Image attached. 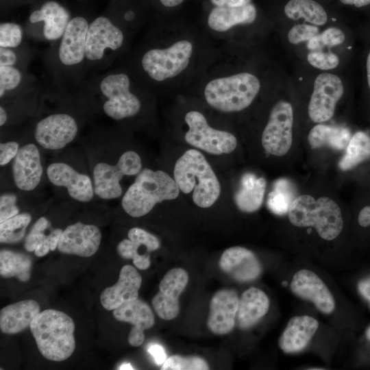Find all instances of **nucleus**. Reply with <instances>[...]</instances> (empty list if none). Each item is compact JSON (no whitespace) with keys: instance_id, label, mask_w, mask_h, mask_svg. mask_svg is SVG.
<instances>
[{"instance_id":"f257e3e1","label":"nucleus","mask_w":370,"mask_h":370,"mask_svg":"<svg viewBox=\"0 0 370 370\" xmlns=\"http://www.w3.org/2000/svg\"><path fill=\"white\" fill-rule=\"evenodd\" d=\"M90 22L86 17L71 18L63 36L51 43L44 61L58 89L79 87L86 74V38Z\"/></svg>"},{"instance_id":"f03ea898","label":"nucleus","mask_w":370,"mask_h":370,"mask_svg":"<svg viewBox=\"0 0 370 370\" xmlns=\"http://www.w3.org/2000/svg\"><path fill=\"white\" fill-rule=\"evenodd\" d=\"M132 87L127 73L113 70L84 80L78 91L90 109H97L120 121L137 116L141 110L142 101Z\"/></svg>"},{"instance_id":"7ed1b4c3","label":"nucleus","mask_w":370,"mask_h":370,"mask_svg":"<svg viewBox=\"0 0 370 370\" xmlns=\"http://www.w3.org/2000/svg\"><path fill=\"white\" fill-rule=\"evenodd\" d=\"M29 328L40 353L46 359L60 362L73 353L75 323L66 313L46 309L34 318Z\"/></svg>"},{"instance_id":"20e7f679","label":"nucleus","mask_w":370,"mask_h":370,"mask_svg":"<svg viewBox=\"0 0 370 370\" xmlns=\"http://www.w3.org/2000/svg\"><path fill=\"white\" fill-rule=\"evenodd\" d=\"M174 180L180 190L186 194L193 190L194 203L208 208L218 199L220 183L204 155L188 149L178 158L174 166Z\"/></svg>"},{"instance_id":"39448f33","label":"nucleus","mask_w":370,"mask_h":370,"mask_svg":"<svg viewBox=\"0 0 370 370\" xmlns=\"http://www.w3.org/2000/svg\"><path fill=\"white\" fill-rule=\"evenodd\" d=\"M180 190L175 180L164 171L144 169L124 193L121 205L132 217H141L157 204L177 198Z\"/></svg>"},{"instance_id":"423d86ee","label":"nucleus","mask_w":370,"mask_h":370,"mask_svg":"<svg viewBox=\"0 0 370 370\" xmlns=\"http://www.w3.org/2000/svg\"><path fill=\"white\" fill-rule=\"evenodd\" d=\"M290 222L297 227H314L323 239L330 241L341 233L343 221L337 204L327 197L315 200L309 195L297 196L288 212Z\"/></svg>"},{"instance_id":"0eeeda50","label":"nucleus","mask_w":370,"mask_h":370,"mask_svg":"<svg viewBox=\"0 0 370 370\" xmlns=\"http://www.w3.org/2000/svg\"><path fill=\"white\" fill-rule=\"evenodd\" d=\"M125 44V29L108 16L90 22L86 38L87 71L108 69Z\"/></svg>"},{"instance_id":"6e6552de","label":"nucleus","mask_w":370,"mask_h":370,"mask_svg":"<svg viewBox=\"0 0 370 370\" xmlns=\"http://www.w3.org/2000/svg\"><path fill=\"white\" fill-rule=\"evenodd\" d=\"M260 88L258 79L249 73L216 78L204 90L207 103L223 112H238L248 107Z\"/></svg>"},{"instance_id":"1a4fd4ad","label":"nucleus","mask_w":370,"mask_h":370,"mask_svg":"<svg viewBox=\"0 0 370 370\" xmlns=\"http://www.w3.org/2000/svg\"><path fill=\"white\" fill-rule=\"evenodd\" d=\"M193 53L190 42L179 40L168 48H150L139 59L140 69L150 80L160 82L181 73Z\"/></svg>"},{"instance_id":"9d476101","label":"nucleus","mask_w":370,"mask_h":370,"mask_svg":"<svg viewBox=\"0 0 370 370\" xmlns=\"http://www.w3.org/2000/svg\"><path fill=\"white\" fill-rule=\"evenodd\" d=\"M141 171V158L134 151L123 152L115 163L97 162L92 171L95 195L106 201L119 198L123 193L121 181L125 176H136Z\"/></svg>"},{"instance_id":"9b49d317","label":"nucleus","mask_w":370,"mask_h":370,"mask_svg":"<svg viewBox=\"0 0 370 370\" xmlns=\"http://www.w3.org/2000/svg\"><path fill=\"white\" fill-rule=\"evenodd\" d=\"M54 110L40 116L34 127V137L42 148L58 151L66 147L76 138L80 122L71 110Z\"/></svg>"},{"instance_id":"f8f14e48","label":"nucleus","mask_w":370,"mask_h":370,"mask_svg":"<svg viewBox=\"0 0 370 370\" xmlns=\"http://www.w3.org/2000/svg\"><path fill=\"white\" fill-rule=\"evenodd\" d=\"M71 19L63 5L56 1H47L29 14L24 28L25 37L51 44L63 36Z\"/></svg>"},{"instance_id":"ddd939ff","label":"nucleus","mask_w":370,"mask_h":370,"mask_svg":"<svg viewBox=\"0 0 370 370\" xmlns=\"http://www.w3.org/2000/svg\"><path fill=\"white\" fill-rule=\"evenodd\" d=\"M185 121L188 126L185 140L189 145L214 155L230 153L235 149L236 137L228 132L211 127L201 112H188Z\"/></svg>"},{"instance_id":"4468645a","label":"nucleus","mask_w":370,"mask_h":370,"mask_svg":"<svg viewBox=\"0 0 370 370\" xmlns=\"http://www.w3.org/2000/svg\"><path fill=\"white\" fill-rule=\"evenodd\" d=\"M293 114L291 105L284 101L276 103L262 134V145L271 155H285L292 145Z\"/></svg>"},{"instance_id":"2eb2a0df","label":"nucleus","mask_w":370,"mask_h":370,"mask_svg":"<svg viewBox=\"0 0 370 370\" xmlns=\"http://www.w3.org/2000/svg\"><path fill=\"white\" fill-rule=\"evenodd\" d=\"M343 92L342 81L337 75L328 73L319 74L315 79L308 105L310 119L315 123L330 119Z\"/></svg>"},{"instance_id":"dca6fc26","label":"nucleus","mask_w":370,"mask_h":370,"mask_svg":"<svg viewBox=\"0 0 370 370\" xmlns=\"http://www.w3.org/2000/svg\"><path fill=\"white\" fill-rule=\"evenodd\" d=\"M47 176L51 184L64 188L74 201L88 203L96 196L92 177L68 163H51L47 168Z\"/></svg>"},{"instance_id":"f3484780","label":"nucleus","mask_w":370,"mask_h":370,"mask_svg":"<svg viewBox=\"0 0 370 370\" xmlns=\"http://www.w3.org/2000/svg\"><path fill=\"white\" fill-rule=\"evenodd\" d=\"M188 282L187 272L182 268L169 270L159 284V291L152 299V306L159 317L164 320L175 318L180 311L179 297Z\"/></svg>"},{"instance_id":"a211bd4d","label":"nucleus","mask_w":370,"mask_h":370,"mask_svg":"<svg viewBox=\"0 0 370 370\" xmlns=\"http://www.w3.org/2000/svg\"><path fill=\"white\" fill-rule=\"evenodd\" d=\"M101 241L97 226L77 221L63 230L57 248L62 254L90 257L97 251Z\"/></svg>"},{"instance_id":"6ab92c4d","label":"nucleus","mask_w":370,"mask_h":370,"mask_svg":"<svg viewBox=\"0 0 370 370\" xmlns=\"http://www.w3.org/2000/svg\"><path fill=\"white\" fill-rule=\"evenodd\" d=\"M42 174L37 145L33 143L23 145L12 162V175L16 187L23 191L34 190L40 184Z\"/></svg>"},{"instance_id":"aec40b11","label":"nucleus","mask_w":370,"mask_h":370,"mask_svg":"<svg viewBox=\"0 0 370 370\" xmlns=\"http://www.w3.org/2000/svg\"><path fill=\"white\" fill-rule=\"evenodd\" d=\"M112 314L116 320L133 325L127 338L128 343L133 347H138L143 343L144 330L151 328L155 323L151 308L138 298L122 304L113 310Z\"/></svg>"},{"instance_id":"412c9836","label":"nucleus","mask_w":370,"mask_h":370,"mask_svg":"<svg viewBox=\"0 0 370 370\" xmlns=\"http://www.w3.org/2000/svg\"><path fill=\"white\" fill-rule=\"evenodd\" d=\"M291 289L297 296L312 302L325 314H330L334 310L332 295L323 281L309 270L301 269L295 273Z\"/></svg>"},{"instance_id":"4be33fe9","label":"nucleus","mask_w":370,"mask_h":370,"mask_svg":"<svg viewBox=\"0 0 370 370\" xmlns=\"http://www.w3.org/2000/svg\"><path fill=\"white\" fill-rule=\"evenodd\" d=\"M239 298L234 290L221 289L212 296L207 321L208 329L214 334L229 333L235 325Z\"/></svg>"},{"instance_id":"5701e85b","label":"nucleus","mask_w":370,"mask_h":370,"mask_svg":"<svg viewBox=\"0 0 370 370\" xmlns=\"http://www.w3.org/2000/svg\"><path fill=\"white\" fill-rule=\"evenodd\" d=\"M219 265L222 271L241 282L253 281L262 272L260 262L254 252L240 246L225 249Z\"/></svg>"},{"instance_id":"b1692460","label":"nucleus","mask_w":370,"mask_h":370,"mask_svg":"<svg viewBox=\"0 0 370 370\" xmlns=\"http://www.w3.org/2000/svg\"><path fill=\"white\" fill-rule=\"evenodd\" d=\"M160 243L153 234L140 227L131 228L127 238L117 245L118 254L123 258L132 259L135 267L145 270L151 264L149 253L159 249Z\"/></svg>"},{"instance_id":"393cba45","label":"nucleus","mask_w":370,"mask_h":370,"mask_svg":"<svg viewBox=\"0 0 370 370\" xmlns=\"http://www.w3.org/2000/svg\"><path fill=\"white\" fill-rule=\"evenodd\" d=\"M141 283L142 278L134 267L123 266L117 282L101 292L102 306L108 310H113L126 301L138 299Z\"/></svg>"},{"instance_id":"a878e982","label":"nucleus","mask_w":370,"mask_h":370,"mask_svg":"<svg viewBox=\"0 0 370 370\" xmlns=\"http://www.w3.org/2000/svg\"><path fill=\"white\" fill-rule=\"evenodd\" d=\"M318 326V321L311 317H293L279 339L280 347L288 354L302 351L308 345Z\"/></svg>"},{"instance_id":"bb28decb","label":"nucleus","mask_w":370,"mask_h":370,"mask_svg":"<svg viewBox=\"0 0 370 370\" xmlns=\"http://www.w3.org/2000/svg\"><path fill=\"white\" fill-rule=\"evenodd\" d=\"M40 313V306L33 299L20 301L3 307L0 312V329L7 334L19 333L30 326Z\"/></svg>"},{"instance_id":"cd10ccee","label":"nucleus","mask_w":370,"mask_h":370,"mask_svg":"<svg viewBox=\"0 0 370 370\" xmlns=\"http://www.w3.org/2000/svg\"><path fill=\"white\" fill-rule=\"evenodd\" d=\"M269 300L260 289L251 287L241 296L236 313V323L242 330L255 325L267 312Z\"/></svg>"},{"instance_id":"c85d7f7f","label":"nucleus","mask_w":370,"mask_h":370,"mask_svg":"<svg viewBox=\"0 0 370 370\" xmlns=\"http://www.w3.org/2000/svg\"><path fill=\"white\" fill-rule=\"evenodd\" d=\"M256 18V10L250 3L239 7L217 6L208 18L209 27L217 32H225L239 24H249Z\"/></svg>"},{"instance_id":"c756f323","label":"nucleus","mask_w":370,"mask_h":370,"mask_svg":"<svg viewBox=\"0 0 370 370\" xmlns=\"http://www.w3.org/2000/svg\"><path fill=\"white\" fill-rule=\"evenodd\" d=\"M40 86L27 71L12 66H0V99H9Z\"/></svg>"},{"instance_id":"7c9ffc66","label":"nucleus","mask_w":370,"mask_h":370,"mask_svg":"<svg viewBox=\"0 0 370 370\" xmlns=\"http://www.w3.org/2000/svg\"><path fill=\"white\" fill-rule=\"evenodd\" d=\"M240 183V188L234 196L238 208L245 212L258 210L264 199L266 180L252 173H245L242 175Z\"/></svg>"},{"instance_id":"2f4dec72","label":"nucleus","mask_w":370,"mask_h":370,"mask_svg":"<svg viewBox=\"0 0 370 370\" xmlns=\"http://www.w3.org/2000/svg\"><path fill=\"white\" fill-rule=\"evenodd\" d=\"M351 138V132L346 127L319 124L311 129L308 140L312 148L328 147L342 150L347 147Z\"/></svg>"},{"instance_id":"473e14b6","label":"nucleus","mask_w":370,"mask_h":370,"mask_svg":"<svg viewBox=\"0 0 370 370\" xmlns=\"http://www.w3.org/2000/svg\"><path fill=\"white\" fill-rule=\"evenodd\" d=\"M32 260L25 254L10 249L0 251V275L2 278H16L19 281H28L31 277Z\"/></svg>"},{"instance_id":"72a5a7b5","label":"nucleus","mask_w":370,"mask_h":370,"mask_svg":"<svg viewBox=\"0 0 370 370\" xmlns=\"http://www.w3.org/2000/svg\"><path fill=\"white\" fill-rule=\"evenodd\" d=\"M284 12L291 19L304 18L315 25H323L328 19L323 7L313 0H290L284 7Z\"/></svg>"},{"instance_id":"f704fd0d","label":"nucleus","mask_w":370,"mask_h":370,"mask_svg":"<svg viewBox=\"0 0 370 370\" xmlns=\"http://www.w3.org/2000/svg\"><path fill=\"white\" fill-rule=\"evenodd\" d=\"M295 185L287 178H279L273 184L267 199L268 208L273 214H288L293 200L297 197Z\"/></svg>"},{"instance_id":"c9c22d12","label":"nucleus","mask_w":370,"mask_h":370,"mask_svg":"<svg viewBox=\"0 0 370 370\" xmlns=\"http://www.w3.org/2000/svg\"><path fill=\"white\" fill-rule=\"evenodd\" d=\"M369 158L370 136L363 132H358L351 138L338 166L341 170L348 171Z\"/></svg>"},{"instance_id":"e433bc0d","label":"nucleus","mask_w":370,"mask_h":370,"mask_svg":"<svg viewBox=\"0 0 370 370\" xmlns=\"http://www.w3.org/2000/svg\"><path fill=\"white\" fill-rule=\"evenodd\" d=\"M31 221V214L22 212L0 223L1 243L14 244L22 241Z\"/></svg>"},{"instance_id":"4c0bfd02","label":"nucleus","mask_w":370,"mask_h":370,"mask_svg":"<svg viewBox=\"0 0 370 370\" xmlns=\"http://www.w3.org/2000/svg\"><path fill=\"white\" fill-rule=\"evenodd\" d=\"M32 58L31 49L26 42L17 48L0 47V66H12L27 71Z\"/></svg>"},{"instance_id":"58836bf2","label":"nucleus","mask_w":370,"mask_h":370,"mask_svg":"<svg viewBox=\"0 0 370 370\" xmlns=\"http://www.w3.org/2000/svg\"><path fill=\"white\" fill-rule=\"evenodd\" d=\"M25 30L18 23L3 22L0 24V47L17 48L25 42Z\"/></svg>"},{"instance_id":"ea45409f","label":"nucleus","mask_w":370,"mask_h":370,"mask_svg":"<svg viewBox=\"0 0 370 370\" xmlns=\"http://www.w3.org/2000/svg\"><path fill=\"white\" fill-rule=\"evenodd\" d=\"M345 38L342 30L336 27H330L308 41L307 48L310 51H319L324 47L341 45L344 42Z\"/></svg>"},{"instance_id":"a19ab883","label":"nucleus","mask_w":370,"mask_h":370,"mask_svg":"<svg viewBox=\"0 0 370 370\" xmlns=\"http://www.w3.org/2000/svg\"><path fill=\"white\" fill-rule=\"evenodd\" d=\"M162 370H206L209 366L203 358L193 357H182L173 355L165 360L161 367Z\"/></svg>"},{"instance_id":"79ce46f5","label":"nucleus","mask_w":370,"mask_h":370,"mask_svg":"<svg viewBox=\"0 0 370 370\" xmlns=\"http://www.w3.org/2000/svg\"><path fill=\"white\" fill-rule=\"evenodd\" d=\"M50 223L45 217H40L33 225L25 238L24 247L26 251L32 252L45 240L47 234L45 231L49 227Z\"/></svg>"},{"instance_id":"37998d69","label":"nucleus","mask_w":370,"mask_h":370,"mask_svg":"<svg viewBox=\"0 0 370 370\" xmlns=\"http://www.w3.org/2000/svg\"><path fill=\"white\" fill-rule=\"evenodd\" d=\"M307 60L310 64L321 70L334 69L339 63L338 57L330 51H310L307 56Z\"/></svg>"},{"instance_id":"c03bdc74","label":"nucleus","mask_w":370,"mask_h":370,"mask_svg":"<svg viewBox=\"0 0 370 370\" xmlns=\"http://www.w3.org/2000/svg\"><path fill=\"white\" fill-rule=\"evenodd\" d=\"M319 28L312 25H297L293 26L288 33V41L293 45L309 41L319 34Z\"/></svg>"},{"instance_id":"a18cd8bd","label":"nucleus","mask_w":370,"mask_h":370,"mask_svg":"<svg viewBox=\"0 0 370 370\" xmlns=\"http://www.w3.org/2000/svg\"><path fill=\"white\" fill-rule=\"evenodd\" d=\"M17 196L12 193H4L0 196V223L20 213Z\"/></svg>"},{"instance_id":"49530a36","label":"nucleus","mask_w":370,"mask_h":370,"mask_svg":"<svg viewBox=\"0 0 370 370\" xmlns=\"http://www.w3.org/2000/svg\"><path fill=\"white\" fill-rule=\"evenodd\" d=\"M63 230L56 228L52 230L45 240L37 247L34 254L38 257L47 255L50 251H54L57 247Z\"/></svg>"},{"instance_id":"de8ad7c7","label":"nucleus","mask_w":370,"mask_h":370,"mask_svg":"<svg viewBox=\"0 0 370 370\" xmlns=\"http://www.w3.org/2000/svg\"><path fill=\"white\" fill-rule=\"evenodd\" d=\"M20 149L19 143L15 140L1 142L0 143V165L3 166L16 157Z\"/></svg>"},{"instance_id":"09e8293b","label":"nucleus","mask_w":370,"mask_h":370,"mask_svg":"<svg viewBox=\"0 0 370 370\" xmlns=\"http://www.w3.org/2000/svg\"><path fill=\"white\" fill-rule=\"evenodd\" d=\"M147 351L158 365H162L167 358L164 349L158 344L151 345Z\"/></svg>"},{"instance_id":"8fccbe9b","label":"nucleus","mask_w":370,"mask_h":370,"mask_svg":"<svg viewBox=\"0 0 370 370\" xmlns=\"http://www.w3.org/2000/svg\"><path fill=\"white\" fill-rule=\"evenodd\" d=\"M216 6L239 7L247 5L251 0H210Z\"/></svg>"},{"instance_id":"3c124183","label":"nucleus","mask_w":370,"mask_h":370,"mask_svg":"<svg viewBox=\"0 0 370 370\" xmlns=\"http://www.w3.org/2000/svg\"><path fill=\"white\" fill-rule=\"evenodd\" d=\"M358 288L360 293L370 304V277L361 280Z\"/></svg>"},{"instance_id":"603ef678","label":"nucleus","mask_w":370,"mask_h":370,"mask_svg":"<svg viewBox=\"0 0 370 370\" xmlns=\"http://www.w3.org/2000/svg\"><path fill=\"white\" fill-rule=\"evenodd\" d=\"M358 221L362 227H367L370 225V206H365L361 209Z\"/></svg>"},{"instance_id":"864d4df0","label":"nucleus","mask_w":370,"mask_h":370,"mask_svg":"<svg viewBox=\"0 0 370 370\" xmlns=\"http://www.w3.org/2000/svg\"><path fill=\"white\" fill-rule=\"evenodd\" d=\"M343 3L347 5H354L357 8L367 5L370 3V0H340Z\"/></svg>"},{"instance_id":"5fc2aeb1","label":"nucleus","mask_w":370,"mask_h":370,"mask_svg":"<svg viewBox=\"0 0 370 370\" xmlns=\"http://www.w3.org/2000/svg\"><path fill=\"white\" fill-rule=\"evenodd\" d=\"M8 121V115L5 109L0 106V126L1 127H4Z\"/></svg>"},{"instance_id":"6e6d98bb","label":"nucleus","mask_w":370,"mask_h":370,"mask_svg":"<svg viewBox=\"0 0 370 370\" xmlns=\"http://www.w3.org/2000/svg\"><path fill=\"white\" fill-rule=\"evenodd\" d=\"M161 3L168 8L175 7L183 2L184 0H160Z\"/></svg>"},{"instance_id":"4d7b16f0","label":"nucleus","mask_w":370,"mask_h":370,"mask_svg":"<svg viewBox=\"0 0 370 370\" xmlns=\"http://www.w3.org/2000/svg\"><path fill=\"white\" fill-rule=\"evenodd\" d=\"M367 74L368 84L370 88V52L369 53L367 59Z\"/></svg>"},{"instance_id":"13d9d810","label":"nucleus","mask_w":370,"mask_h":370,"mask_svg":"<svg viewBox=\"0 0 370 370\" xmlns=\"http://www.w3.org/2000/svg\"><path fill=\"white\" fill-rule=\"evenodd\" d=\"M120 370L123 369H134V368L132 367V365L130 363H124L120 366L119 368Z\"/></svg>"},{"instance_id":"bf43d9fd","label":"nucleus","mask_w":370,"mask_h":370,"mask_svg":"<svg viewBox=\"0 0 370 370\" xmlns=\"http://www.w3.org/2000/svg\"><path fill=\"white\" fill-rule=\"evenodd\" d=\"M367 338L370 340V327L367 329L366 332Z\"/></svg>"}]
</instances>
